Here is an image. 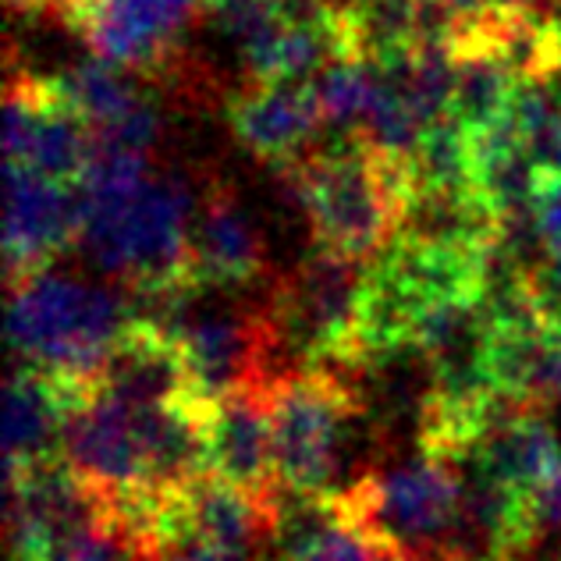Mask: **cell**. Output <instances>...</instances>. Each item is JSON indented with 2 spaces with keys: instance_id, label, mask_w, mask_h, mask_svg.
Returning <instances> with one entry per match:
<instances>
[{
  "instance_id": "9c48e42d",
  "label": "cell",
  "mask_w": 561,
  "mask_h": 561,
  "mask_svg": "<svg viewBox=\"0 0 561 561\" xmlns=\"http://www.w3.org/2000/svg\"><path fill=\"white\" fill-rule=\"evenodd\" d=\"M192 274L199 288H245L267 274V242L228 182H210L192 217Z\"/></svg>"
},
{
  "instance_id": "603a6c76",
  "label": "cell",
  "mask_w": 561,
  "mask_h": 561,
  "mask_svg": "<svg viewBox=\"0 0 561 561\" xmlns=\"http://www.w3.org/2000/svg\"><path fill=\"white\" fill-rule=\"evenodd\" d=\"M529 515H534V529H537V540L561 529V462L543 480L534 494H529Z\"/></svg>"
},
{
  "instance_id": "9a60e30c",
  "label": "cell",
  "mask_w": 561,
  "mask_h": 561,
  "mask_svg": "<svg viewBox=\"0 0 561 561\" xmlns=\"http://www.w3.org/2000/svg\"><path fill=\"white\" fill-rule=\"evenodd\" d=\"M540 174L515 128V117L472 136V188L501 225H512L534 206Z\"/></svg>"
},
{
  "instance_id": "ac0fdd59",
  "label": "cell",
  "mask_w": 561,
  "mask_h": 561,
  "mask_svg": "<svg viewBox=\"0 0 561 561\" xmlns=\"http://www.w3.org/2000/svg\"><path fill=\"white\" fill-rule=\"evenodd\" d=\"M412 185L477 192L472 188V131H466L451 114L423 131L420 153L412 160Z\"/></svg>"
},
{
  "instance_id": "4316f807",
  "label": "cell",
  "mask_w": 561,
  "mask_h": 561,
  "mask_svg": "<svg viewBox=\"0 0 561 561\" xmlns=\"http://www.w3.org/2000/svg\"><path fill=\"white\" fill-rule=\"evenodd\" d=\"M377 561H412V558H402V554H383V551H377Z\"/></svg>"
},
{
  "instance_id": "d4e9b609",
  "label": "cell",
  "mask_w": 561,
  "mask_h": 561,
  "mask_svg": "<svg viewBox=\"0 0 561 561\" xmlns=\"http://www.w3.org/2000/svg\"><path fill=\"white\" fill-rule=\"evenodd\" d=\"M71 0H8L11 14H22V19H36V14H65Z\"/></svg>"
},
{
  "instance_id": "ffe728a7",
  "label": "cell",
  "mask_w": 561,
  "mask_h": 561,
  "mask_svg": "<svg viewBox=\"0 0 561 561\" xmlns=\"http://www.w3.org/2000/svg\"><path fill=\"white\" fill-rule=\"evenodd\" d=\"M160 107L153 100H139L125 117H117L114 125L93 131V139L100 146H114V150H125V153H139V157H150V150L160 139Z\"/></svg>"
},
{
  "instance_id": "ba28073f",
  "label": "cell",
  "mask_w": 561,
  "mask_h": 561,
  "mask_svg": "<svg viewBox=\"0 0 561 561\" xmlns=\"http://www.w3.org/2000/svg\"><path fill=\"white\" fill-rule=\"evenodd\" d=\"M228 125L249 153L277 171L299 164L323 125L317 82H245L228 100Z\"/></svg>"
},
{
  "instance_id": "7402d4cb",
  "label": "cell",
  "mask_w": 561,
  "mask_h": 561,
  "mask_svg": "<svg viewBox=\"0 0 561 561\" xmlns=\"http://www.w3.org/2000/svg\"><path fill=\"white\" fill-rule=\"evenodd\" d=\"M529 288L543 320L561 328V249H548L537 267H529Z\"/></svg>"
},
{
  "instance_id": "e0dca14e",
  "label": "cell",
  "mask_w": 561,
  "mask_h": 561,
  "mask_svg": "<svg viewBox=\"0 0 561 561\" xmlns=\"http://www.w3.org/2000/svg\"><path fill=\"white\" fill-rule=\"evenodd\" d=\"M54 82L71 107L93 125V131L114 125L117 117H125L142 100L131 71L103 61L96 54L85 57V61H76L61 76H54Z\"/></svg>"
},
{
  "instance_id": "484cf974",
  "label": "cell",
  "mask_w": 561,
  "mask_h": 561,
  "mask_svg": "<svg viewBox=\"0 0 561 561\" xmlns=\"http://www.w3.org/2000/svg\"><path fill=\"white\" fill-rule=\"evenodd\" d=\"M494 8H515V11H523V8H551L554 0H491Z\"/></svg>"
},
{
  "instance_id": "6da1fadb",
  "label": "cell",
  "mask_w": 561,
  "mask_h": 561,
  "mask_svg": "<svg viewBox=\"0 0 561 561\" xmlns=\"http://www.w3.org/2000/svg\"><path fill=\"white\" fill-rule=\"evenodd\" d=\"M295 206L309 220L317 249L356 263L377 260L394 242L412 192V164L377 153L359 131L309 150L280 168Z\"/></svg>"
},
{
  "instance_id": "3957f363",
  "label": "cell",
  "mask_w": 561,
  "mask_h": 561,
  "mask_svg": "<svg viewBox=\"0 0 561 561\" xmlns=\"http://www.w3.org/2000/svg\"><path fill=\"white\" fill-rule=\"evenodd\" d=\"M462 466L416 455L402 466L370 469L337 494L345 523L374 551L412 561H445L462 508Z\"/></svg>"
},
{
  "instance_id": "cb8c5ba5",
  "label": "cell",
  "mask_w": 561,
  "mask_h": 561,
  "mask_svg": "<svg viewBox=\"0 0 561 561\" xmlns=\"http://www.w3.org/2000/svg\"><path fill=\"white\" fill-rule=\"evenodd\" d=\"M157 561H249V558L228 554V551H217V548H210L206 540L188 537V540H182V543H174V548H168Z\"/></svg>"
},
{
  "instance_id": "8992f818",
  "label": "cell",
  "mask_w": 561,
  "mask_h": 561,
  "mask_svg": "<svg viewBox=\"0 0 561 561\" xmlns=\"http://www.w3.org/2000/svg\"><path fill=\"white\" fill-rule=\"evenodd\" d=\"M82 214L85 206L79 185H57L25 164H8V285L50 271L54 256L82 239Z\"/></svg>"
},
{
  "instance_id": "8fae6325",
  "label": "cell",
  "mask_w": 561,
  "mask_h": 561,
  "mask_svg": "<svg viewBox=\"0 0 561 561\" xmlns=\"http://www.w3.org/2000/svg\"><path fill=\"white\" fill-rule=\"evenodd\" d=\"M210 472L260 497H274L280 491L274 469L267 383L242 388L214 402Z\"/></svg>"
},
{
  "instance_id": "7c38bea8",
  "label": "cell",
  "mask_w": 561,
  "mask_h": 561,
  "mask_svg": "<svg viewBox=\"0 0 561 561\" xmlns=\"http://www.w3.org/2000/svg\"><path fill=\"white\" fill-rule=\"evenodd\" d=\"M491 380L497 394L523 409L561 405V328L548 320L491 328Z\"/></svg>"
},
{
  "instance_id": "d6986e66",
  "label": "cell",
  "mask_w": 561,
  "mask_h": 561,
  "mask_svg": "<svg viewBox=\"0 0 561 561\" xmlns=\"http://www.w3.org/2000/svg\"><path fill=\"white\" fill-rule=\"evenodd\" d=\"M317 82V96H320V111H323V125L345 128L348 136L359 131L366 114H370V103L377 96L380 76L374 65L366 61H331L328 68L313 79Z\"/></svg>"
},
{
  "instance_id": "4fadbf2b",
  "label": "cell",
  "mask_w": 561,
  "mask_h": 561,
  "mask_svg": "<svg viewBox=\"0 0 561 561\" xmlns=\"http://www.w3.org/2000/svg\"><path fill=\"white\" fill-rule=\"evenodd\" d=\"M472 466L515 494H534L561 462V437L540 409L508 405L483 434ZM466 459V462H469Z\"/></svg>"
},
{
  "instance_id": "5b68a950",
  "label": "cell",
  "mask_w": 561,
  "mask_h": 561,
  "mask_svg": "<svg viewBox=\"0 0 561 561\" xmlns=\"http://www.w3.org/2000/svg\"><path fill=\"white\" fill-rule=\"evenodd\" d=\"M61 19L96 57L131 76H168L179 68L182 33L192 22L168 0H71Z\"/></svg>"
},
{
  "instance_id": "f1b7e54d",
  "label": "cell",
  "mask_w": 561,
  "mask_h": 561,
  "mask_svg": "<svg viewBox=\"0 0 561 561\" xmlns=\"http://www.w3.org/2000/svg\"><path fill=\"white\" fill-rule=\"evenodd\" d=\"M128 561H146V558H131V554H128Z\"/></svg>"
},
{
  "instance_id": "7a4b0ae2",
  "label": "cell",
  "mask_w": 561,
  "mask_h": 561,
  "mask_svg": "<svg viewBox=\"0 0 561 561\" xmlns=\"http://www.w3.org/2000/svg\"><path fill=\"white\" fill-rule=\"evenodd\" d=\"M8 288V337L25 366L71 388L96 391L111 352L136 320L131 299L54 271L14 280Z\"/></svg>"
},
{
  "instance_id": "52a82bcc",
  "label": "cell",
  "mask_w": 561,
  "mask_h": 561,
  "mask_svg": "<svg viewBox=\"0 0 561 561\" xmlns=\"http://www.w3.org/2000/svg\"><path fill=\"white\" fill-rule=\"evenodd\" d=\"M61 455L96 501H114L146 486L139 409H131L107 388H96L90 402L68 416Z\"/></svg>"
},
{
  "instance_id": "277c9868",
  "label": "cell",
  "mask_w": 561,
  "mask_h": 561,
  "mask_svg": "<svg viewBox=\"0 0 561 561\" xmlns=\"http://www.w3.org/2000/svg\"><path fill=\"white\" fill-rule=\"evenodd\" d=\"M363 277L366 263L323 253V249L280 277L271 302L263 306L277 352H288L299 370L306 366L352 370Z\"/></svg>"
},
{
  "instance_id": "30bf717a",
  "label": "cell",
  "mask_w": 561,
  "mask_h": 561,
  "mask_svg": "<svg viewBox=\"0 0 561 561\" xmlns=\"http://www.w3.org/2000/svg\"><path fill=\"white\" fill-rule=\"evenodd\" d=\"M90 398L93 391L71 388L33 366L14 370L4 391V477L57 459L68 416Z\"/></svg>"
},
{
  "instance_id": "83f0119b",
  "label": "cell",
  "mask_w": 561,
  "mask_h": 561,
  "mask_svg": "<svg viewBox=\"0 0 561 561\" xmlns=\"http://www.w3.org/2000/svg\"><path fill=\"white\" fill-rule=\"evenodd\" d=\"M554 90L561 93V71H558V79H554Z\"/></svg>"
},
{
  "instance_id": "44dd1931",
  "label": "cell",
  "mask_w": 561,
  "mask_h": 561,
  "mask_svg": "<svg viewBox=\"0 0 561 561\" xmlns=\"http://www.w3.org/2000/svg\"><path fill=\"white\" fill-rule=\"evenodd\" d=\"M529 217H534L540 242L548 249H561V174H540Z\"/></svg>"
},
{
  "instance_id": "2e32d148",
  "label": "cell",
  "mask_w": 561,
  "mask_h": 561,
  "mask_svg": "<svg viewBox=\"0 0 561 561\" xmlns=\"http://www.w3.org/2000/svg\"><path fill=\"white\" fill-rule=\"evenodd\" d=\"M455 54V96H451V117L466 131L480 136L486 128H497L512 117L515 100V76L501 61L497 50L477 33H462L451 39Z\"/></svg>"
},
{
  "instance_id": "5bb4252c",
  "label": "cell",
  "mask_w": 561,
  "mask_h": 561,
  "mask_svg": "<svg viewBox=\"0 0 561 561\" xmlns=\"http://www.w3.org/2000/svg\"><path fill=\"white\" fill-rule=\"evenodd\" d=\"M274 497L249 494L220 477H203L188 486V523L192 534L217 551L249 558L260 548H271L274 537Z\"/></svg>"
}]
</instances>
